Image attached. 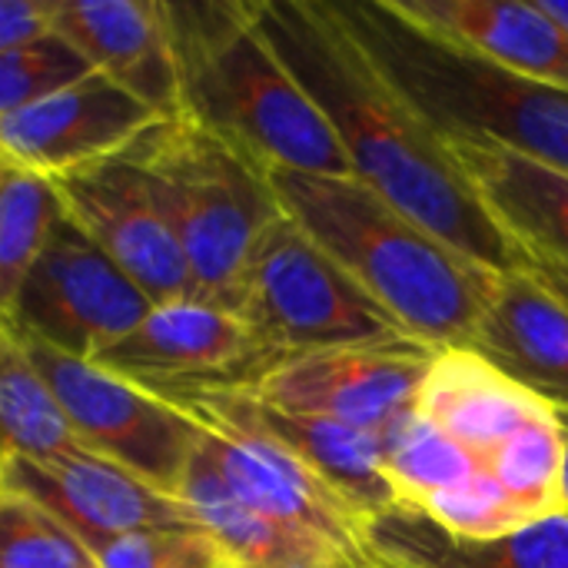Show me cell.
<instances>
[{
  "instance_id": "6da1fadb",
  "label": "cell",
  "mask_w": 568,
  "mask_h": 568,
  "mask_svg": "<svg viewBox=\"0 0 568 568\" xmlns=\"http://www.w3.org/2000/svg\"><path fill=\"white\" fill-rule=\"evenodd\" d=\"M246 7L333 126L356 180L496 276L526 270L529 256L496 226L453 146L369 63L329 0H246Z\"/></svg>"
},
{
  "instance_id": "7a4b0ae2",
  "label": "cell",
  "mask_w": 568,
  "mask_h": 568,
  "mask_svg": "<svg viewBox=\"0 0 568 568\" xmlns=\"http://www.w3.org/2000/svg\"><path fill=\"white\" fill-rule=\"evenodd\" d=\"M290 216L413 339L469 346L493 300L496 273L463 256L356 176L270 170Z\"/></svg>"
},
{
  "instance_id": "3957f363",
  "label": "cell",
  "mask_w": 568,
  "mask_h": 568,
  "mask_svg": "<svg viewBox=\"0 0 568 568\" xmlns=\"http://www.w3.org/2000/svg\"><path fill=\"white\" fill-rule=\"evenodd\" d=\"M180 116L220 136L260 170L353 176V166L280 57L246 0H163Z\"/></svg>"
},
{
  "instance_id": "277c9868",
  "label": "cell",
  "mask_w": 568,
  "mask_h": 568,
  "mask_svg": "<svg viewBox=\"0 0 568 568\" xmlns=\"http://www.w3.org/2000/svg\"><path fill=\"white\" fill-rule=\"evenodd\" d=\"M333 7L369 63L446 143H499L568 170L566 90L419 23L396 0Z\"/></svg>"
},
{
  "instance_id": "5b68a950",
  "label": "cell",
  "mask_w": 568,
  "mask_h": 568,
  "mask_svg": "<svg viewBox=\"0 0 568 568\" xmlns=\"http://www.w3.org/2000/svg\"><path fill=\"white\" fill-rule=\"evenodd\" d=\"M126 160L173 230L196 300L233 313L256 240L283 216L270 173L183 116L153 123Z\"/></svg>"
},
{
  "instance_id": "8992f818",
  "label": "cell",
  "mask_w": 568,
  "mask_h": 568,
  "mask_svg": "<svg viewBox=\"0 0 568 568\" xmlns=\"http://www.w3.org/2000/svg\"><path fill=\"white\" fill-rule=\"evenodd\" d=\"M266 359L413 339L290 216L256 240L233 310Z\"/></svg>"
},
{
  "instance_id": "52a82bcc",
  "label": "cell",
  "mask_w": 568,
  "mask_h": 568,
  "mask_svg": "<svg viewBox=\"0 0 568 568\" xmlns=\"http://www.w3.org/2000/svg\"><path fill=\"white\" fill-rule=\"evenodd\" d=\"M156 396L196 423L200 453L240 503L336 546L349 559L369 562L363 539L366 523L293 449L250 423L223 386L163 389Z\"/></svg>"
},
{
  "instance_id": "ba28073f",
  "label": "cell",
  "mask_w": 568,
  "mask_h": 568,
  "mask_svg": "<svg viewBox=\"0 0 568 568\" xmlns=\"http://www.w3.org/2000/svg\"><path fill=\"white\" fill-rule=\"evenodd\" d=\"M17 339L57 396L77 443L176 499L186 466L200 449L196 423L163 396L97 363L63 356L27 336Z\"/></svg>"
},
{
  "instance_id": "9c48e42d",
  "label": "cell",
  "mask_w": 568,
  "mask_h": 568,
  "mask_svg": "<svg viewBox=\"0 0 568 568\" xmlns=\"http://www.w3.org/2000/svg\"><path fill=\"white\" fill-rule=\"evenodd\" d=\"M150 310L146 293L60 216L0 323L17 336L93 363Z\"/></svg>"
},
{
  "instance_id": "30bf717a",
  "label": "cell",
  "mask_w": 568,
  "mask_h": 568,
  "mask_svg": "<svg viewBox=\"0 0 568 568\" xmlns=\"http://www.w3.org/2000/svg\"><path fill=\"white\" fill-rule=\"evenodd\" d=\"M433 356L436 346L419 339L300 353L270 363L260 379L243 389L280 413L389 429L416 409Z\"/></svg>"
},
{
  "instance_id": "8fae6325",
  "label": "cell",
  "mask_w": 568,
  "mask_h": 568,
  "mask_svg": "<svg viewBox=\"0 0 568 568\" xmlns=\"http://www.w3.org/2000/svg\"><path fill=\"white\" fill-rule=\"evenodd\" d=\"M50 186L63 216L113 260L153 306L196 300L190 263L126 153L53 176Z\"/></svg>"
},
{
  "instance_id": "7c38bea8",
  "label": "cell",
  "mask_w": 568,
  "mask_h": 568,
  "mask_svg": "<svg viewBox=\"0 0 568 568\" xmlns=\"http://www.w3.org/2000/svg\"><path fill=\"white\" fill-rule=\"evenodd\" d=\"M0 489L47 509L90 552L133 532L196 526L180 499L87 449L43 463L7 456Z\"/></svg>"
},
{
  "instance_id": "4fadbf2b",
  "label": "cell",
  "mask_w": 568,
  "mask_h": 568,
  "mask_svg": "<svg viewBox=\"0 0 568 568\" xmlns=\"http://www.w3.org/2000/svg\"><path fill=\"white\" fill-rule=\"evenodd\" d=\"M153 123L150 106L90 73L0 116V166L53 180L126 153Z\"/></svg>"
},
{
  "instance_id": "5bb4252c",
  "label": "cell",
  "mask_w": 568,
  "mask_h": 568,
  "mask_svg": "<svg viewBox=\"0 0 568 568\" xmlns=\"http://www.w3.org/2000/svg\"><path fill=\"white\" fill-rule=\"evenodd\" d=\"M93 363L150 393H163L226 386L223 376L233 369H246L253 386L273 359L263 356L240 316L210 303L183 300L153 306L140 326L103 349Z\"/></svg>"
},
{
  "instance_id": "9a60e30c",
  "label": "cell",
  "mask_w": 568,
  "mask_h": 568,
  "mask_svg": "<svg viewBox=\"0 0 568 568\" xmlns=\"http://www.w3.org/2000/svg\"><path fill=\"white\" fill-rule=\"evenodd\" d=\"M53 33L160 120H180L163 0H53Z\"/></svg>"
},
{
  "instance_id": "2e32d148",
  "label": "cell",
  "mask_w": 568,
  "mask_h": 568,
  "mask_svg": "<svg viewBox=\"0 0 568 568\" xmlns=\"http://www.w3.org/2000/svg\"><path fill=\"white\" fill-rule=\"evenodd\" d=\"M469 349L556 413H568V306L526 270L496 280Z\"/></svg>"
},
{
  "instance_id": "e0dca14e",
  "label": "cell",
  "mask_w": 568,
  "mask_h": 568,
  "mask_svg": "<svg viewBox=\"0 0 568 568\" xmlns=\"http://www.w3.org/2000/svg\"><path fill=\"white\" fill-rule=\"evenodd\" d=\"M366 552L386 568H568V513L496 539H459L413 506H393L363 526Z\"/></svg>"
},
{
  "instance_id": "ac0fdd59",
  "label": "cell",
  "mask_w": 568,
  "mask_h": 568,
  "mask_svg": "<svg viewBox=\"0 0 568 568\" xmlns=\"http://www.w3.org/2000/svg\"><path fill=\"white\" fill-rule=\"evenodd\" d=\"M496 226L526 253L568 263V170L499 143H449Z\"/></svg>"
},
{
  "instance_id": "d6986e66",
  "label": "cell",
  "mask_w": 568,
  "mask_h": 568,
  "mask_svg": "<svg viewBox=\"0 0 568 568\" xmlns=\"http://www.w3.org/2000/svg\"><path fill=\"white\" fill-rule=\"evenodd\" d=\"M416 409L483 466L516 429L552 406L526 393L476 349L443 346L423 379Z\"/></svg>"
},
{
  "instance_id": "ffe728a7",
  "label": "cell",
  "mask_w": 568,
  "mask_h": 568,
  "mask_svg": "<svg viewBox=\"0 0 568 568\" xmlns=\"http://www.w3.org/2000/svg\"><path fill=\"white\" fill-rule=\"evenodd\" d=\"M233 406L293 449L363 523L399 506L383 463V429H359L323 416H293L260 403L243 386H223Z\"/></svg>"
},
{
  "instance_id": "44dd1931",
  "label": "cell",
  "mask_w": 568,
  "mask_h": 568,
  "mask_svg": "<svg viewBox=\"0 0 568 568\" xmlns=\"http://www.w3.org/2000/svg\"><path fill=\"white\" fill-rule=\"evenodd\" d=\"M176 499L190 519L223 546L236 568H363L373 562L349 559L336 546L250 509L226 489L200 449L186 466Z\"/></svg>"
},
{
  "instance_id": "7402d4cb",
  "label": "cell",
  "mask_w": 568,
  "mask_h": 568,
  "mask_svg": "<svg viewBox=\"0 0 568 568\" xmlns=\"http://www.w3.org/2000/svg\"><path fill=\"white\" fill-rule=\"evenodd\" d=\"M409 17L429 23L496 63L568 93V33L536 3L499 0H396Z\"/></svg>"
},
{
  "instance_id": "603a6c76",
  "label": "cell",
  "mask_w": 568,
  "mask_h": 568,
  "mask_svg": "<svg viewBox=\"0 0 568 568\" xmlns=\"http://www.w3.org/2000/svg\"><path fill=\"white\" fill-rule=\"evenodd\" d=\"M0 449L20 459H57L83 449L50 393L47 379L20 346V339L0 323Z\"/></svg>"
},
{
  "instance_id": "cb8c5ba5",
  "label": "cell",
  "mask_w": 568,
  "mask_h": 568,
  "mask_svg": "<svg viewBox=\"0 0 568 568\" xmlns=\"http://www.w3.org/2000/svg\"><path fill=\"white\" fill-rule=\"evenodd\" d=\"M483 469L509 493V499L536 523L566 513L562 473H566V433L556 409L529 419L516 429Z\"/></svg>"
},
{
  "instance_id": "d4e9b609",
  "label": "cell",
  "mask_w": 568,
  "mask_h": 568,
  "mask_svg": "<svg viewBox=\"0 0 568 568\" xmlns=\"http://www.w3.org/2000/svg\"><path fill=\"white\" fill-rule=\"evenodd\" d=\"M383 463L386 479L399 506L419 509L429 496L463 483L479 469V459L466 453L453 436L433 426L419 409L383 429Z\"/></svg>"
},
{
  "instance_id": "484cf974",
  "label": "cell",
  "mask_w": 568,
  "mask_h": 568,
  "mask_svg": "<svg viewBox=\"0 0 568 568\" xmlns=\"http://www.w3.org/2000/svg\"><path fill=\"white\" fill-rule=\"evenodd\" d=\"M60 216L50 180L0 166V320Z\"/></svg>"
},
{
  "instance_id": "4316f807",
  "label": "cell",
  "mask_w": 568,
  "mask_h": 568,
  "mask_svg": "<svg viewBox=\"0 0 568 568\" xmlns=\"http://www.w3.org/2000/svg\"><path fill=\"white\" fill-rule=\"evenodd\" d=\"M0 568H97V562L47 509L0 489Z\"/></svg>"
},
{
  "instance_id": "83f0119b",
  "label": "cell",
  "mask_w": 568,
  "mask_h": 568,
  "mask_svg": "<svg viewBox=\"0 0 568 568\" xmlns=\"http://www.w3.org/2000/svg\"><path fill=\"white\" fill-rule=\"evenodd\" d=\"M419 513L459 539H496L532 523L483 466L463 483L429 496Z\"/></svg>"
},
{
  "instance_id": "f1b7e54d",
  "label": "cell",
  "mask_w": 568,
  "mask_h": 568,
  "mask_svg": "<svg viewBox=\"0 0 568 568\" xmlns=\"http://www.w3.org/2000/svg\"><path fill=\"white\" fill-rule=\"evenodd\" d=\"M90 73L93 67L57 33L30 47L7 50L0 53V116L23 110Z\"/></svg>"
},
{
  "instance_id": "f546056e",
  "label": "cell",
  "mask_w": 568,
  "mask_h": 568,
  "mask_svg": "<svg viewBox=\"0 0 568 568\" xmlns=\"http://www.w3.org/2000/svg\"><path fill=\"white\" fill-rule=\"evenodd\" d=\"M97 568H236L223 546L200 526L150 529L93 549Z\"/></svg>"
},
{
  "instance_id": "4dcf8cb0",
  "label": "cell",
  "mask_w": 568,
  "mask_h": 568,
  "mask_svg": "<svg viewBox=\"0 0 568 568\" xmlns=\"http://www.w3.org/2000/svg\"><path fill=\"white\" fill-rule=\"evenodd\" d=\"M53 37V0H0V53Z\"/></svg>"
},
{
  "instance_id": "1f68e13d",
  "label": "cell",
  "mask_w": 568,
  "mask_h": 568,
  "mask_svg": "<svg viewBox=\"0 0 568 568\" xmlns=\"http://www.w3.org/2000/svg\"><path fill=\"white\" fill-rule=\"evenodd\" d=\"M526 273H529L542 290H549L556 300H562L568 306V263L529 256V260H526Z\"/></svg>"
},
{
  "instance_id": "d6a6232c",
  "label": "cell",
  "mask_w": 568,
  "mask_h": 568,
  "mask_svg": "<svg viewBox=\"0 0 568 568\" xmlns=\"http://www.w3.org/2000/svg\"><path fill=\"white\" fill-rule=\"evenodd\" d=\"M536 7H539L549 20H556V23L568 33V0H539Z\"/></svg>"
},
{
  "instance_id": "836d02e7",
  "label": "cell",
  "mask_w": 568,
  "mask_h": 568,
  "mask_svg": "<svg viewBox=\"0 0 568 568\" xmlns=\"http://www.w3.org/2000/svg\"><path fill=\"white\" fill-rule=\"evenodd\" d=\"M559 423H562V433H566V473H562V499H566V513H568V413H556Z\"/></svg>"
},
{
  "instance_id": "e575fe53",
  "label": "cell",
  "mask_w": 568,
  "mask_h": 568,
  "mask_svg": "<svg viewBox=\"0 0 568 568\" xmlns=\"http://www.w3.org/2000/svg\"><path fill=\"white\" fill-rule=\"evenodd\" d=\"M3 463H7V453L0 449V486H3Z\"/></svg>"
},
{
  "instance_id": "d590c367",
  "label": "cell",
  "mask_w": 568,
  "mask_h": 568,
  "mask_svg": "<svg viewBox=\"0 0 568 568\" xmlns=\"http://www.w3.org/2000/svg\"><path fill=\"white\" fill-rule=\"evenodd\" d=\"M363 568H386V566H379V562H369V566H363Z\"/></svg>"
}]
</instances>
